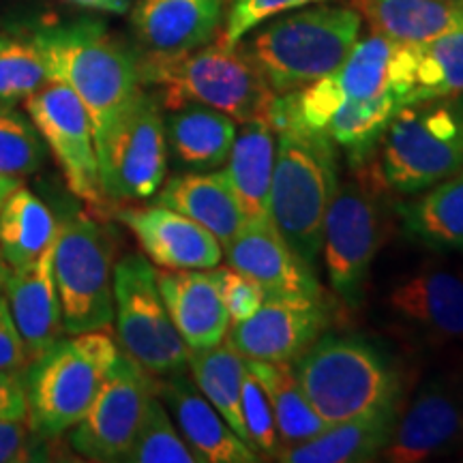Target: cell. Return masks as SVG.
Returning a JSON list of instances; mask_svg holds the SVG:
<instances>
[{"label": "cell", "instance_id": "cb8c5ba5", "mask_svg": "<svg viewBox=\"0 0 463 463\" xmlns=\"http://www.w3.org/2000/svg\"><path fill=\"white\" fill-rule=\"evenodd\" d=\"M157 195V204L194 219L211 232L222 247L230 245L247 223L225 170L176 174L164 181Z\"/></svg>", "mask_w": 463, "mask_h": 463}, {"label": "cell", "instance_id": "277c9868", "mask_svg": "<svg viewBox=\"0 0 463 463\" xmlns=\"http://www.w3.org/2000/svg\"><path fill=\"white\" fill-rule=\"evenodd\" d=\"M363 31V15L352 5L314 7L264 22L245 42V52L275 95L326 78L345 61Z\"/></svg>", "mask_w": 463, "mask_h": 463}, {"label": "cell", "instance_id": "2e32d148", "mask_svg": "<svg viewBox=\"0 0 463 463\" xmlns=\"http://www.w3.org/2000/svg\"><path fill=\"white\" fill-rule=\"evenodd\" d=\"M463 444V397L453 386L430 382L399 412L391 442L380 457L392 463H420Z\"/></svg>", "mask_w": 463, "mask_h": 463}, {"label": "cell", "instance_id": "7c38bea8", "mask_svg": "<svg viewBox=\"0 0 463 463\" xmlns=\"http://www.w3.org/2000/svg\"><path fill=\"white\" fill-rule=\"evenodd\" d=\"M24 108L45 146L54 155L71 194L101 211L106 195L101 189L99 159L90 116L80 97L67 84L48 80L28 97Z\"/></svg>", "mask_w": 463, "mask_h": 463}, {"label": "cell", "instance_id": "7402d4cb", "mask_svg": "<svg viewBox=\"0 0 463 463\" xmlns=\"http://www.w3.org/2000/svg\"><path fill=\"white\" fill-rule=\"evenodd\" d=\"M157 395L176 420L184 442L200 457V463H258L260 457L242 442L232 427L202 395L184 373L167 375L157 384Z\"/></svg>", "mask_w": 463, "mask_h": 463}, {"label": "cell", "instance_id": "f6af8a7d", "mask_svg": "<svg viewBox=\"0 0 463 463\" xmlns=\"http://www.w3.org/2000/svg\"><path fill=\"white\" fill-rule=\"evenodd\" d=\"M9 264L5 262L3 253H0V288H5V281H7V275H9Z\"/></svg>", "mask_w": 463, "mask_h": 463}, {"label": "cell", "instance_id": "3957f363", "mask_svg": "<svg viewBox=\"0 0 463 463\" xmlns=\"http://www.w3.org/2000/svg\"><path fill=\"white\" fill-rule=\"evenodd\" d=\"M142 86L155 89L165 109L206 106L236 123L266 118L275 92L245 48L215 43L178 56H137Z\"/></svg>", "mask_w": 463, "mask_h": 463}, {"label": "cell", "instance_id": "9c48e42d", "mask_svg": "<svg viewBox=\"0 0 463 463\" xmlns=\"http://www.w3.org/2000/svg\"><path fill=\"white\" fill-rule=\"evenodd\" d=\"M114 320L125 354L148 373L167 378L184 373L189 347L170 320L157 286V270L142 256L114 266Z\"/></svg>", "mask_w": 463, "mask_h": 463}, {"label": "cell", "instance_id": "b9f144b4", "mask_svg": "<svg viewBox=\"0 0 463 463\" xmlns=\"http://www.w3.org/2000/svg\"><path fill=\"white\" fill-rule=\"evenodd\" d=\"M0 369L5 372H26L28 358L17 326L11 317L7 298L0 294Z\"/></svg>", "mask_w": 463, "mask_h": 463}, {"label": "cell", "instance_id": "f35d334b", "mask_svg": "<svg viewBox=\"0 0 463 463\" xmlns=\"http://www.w3.org/2000/svg\"><path fill=\"white\" fill-rule=\"evenodd\" d=\"M317 3H328V0H230V9L225 14L217 42L228 48H236L249 33L256 31L264 22Z\"/></svg>", "mask_w": 463, "mask_h": 463}, {"label": "cell", "instance_id": "83f0119b", "mask_svg": "<svg viewBox=\"0 0 463 463\" xmlns=\"http://www.w3.org/2000/svg\"><path fill=\"white\" fill-rule=\"evenodd\" d=\"M372 33L395 43H425L463 28V0H352Z\"/></svg>", "mask_w": 463, "mask_h": 463}, {"label": "cell", "instance_id": "60d3db41", "mask_svg": "<svg viewBox=\"0 0 463 463\" xmlns=\"http://www.w3.org/2000/svg\"><path fill=\"white\" fill-rule=\"evenodd\" d=\"M48 438L31 430L28 420L0 419V463L50 461Z\"/></svg>", "mask_w": 463, "mask_h": 463}, {"label": "cell", "instance_id": "f1b7e54d", "mask_svg": "<svg viewBox=\"0 0 463 463\" xmlns=\"http://www.w3.org/2000/svg\"><path fill=\"white\" fill-rule=\"evenodd\" d=\"M397 206L410 239L436 251H463V170Z\"/></svg>", "mask_w": 463, "mask_h": 463}, {"label": "cell", "instance_id": "30bf717a", "mask_svg": "<svg viewBox=\"0 0 463 463\" xmlns=\"http://www.w3.org/2000/svg\"><path fill=\"white\" fill-rule=\"evenodd\" d=\"M386 230L389 215L372 183L364 178L339 183L324 219L322 256L333 292L347 307L363 303Z\"/></svg>", "mask_w": 463, "mask_h": 463}, {"label": "cell", "instance_id": "4dcf8cb0", "mask_svg": "<svg viewBox=\"0 0 463 463\" xmlns=\"http://www.w3.org/2000/svg\"><path fill=\"white\" fill-rule=\"evenodd\" d=\"M247 364L262 382L266 395H269L283 450L307 442V439L316 438L317 433L326 430L328 422L316 412L305 391L300 389L292 363L247 358Z\"/></svg>", "mask_w": 463, "mask_h": 463}, {"label": "cell", "instance_id": "5bb4252c", "mask_svg": "<svg viewBox=\"0 0 463 463\" xmlns=\"http://www.w3.org/2000/svg\"><path fill=\"white\" fill-rule=\"evenodd\" d=\"M333 322L326 298L266 297L247 320L228 328V344L251 361L292 363L314 345Z\"/></svg>", "mask_w": 463, "mask_h": 463}, {"label": "cell", "instance_id": "ac0fdd59", "mask_svg": "<svg viewBox=\"0 0 463 463\" xmlns=\"http://www.w3.org/2000/svg\"><path fill=\"white\" fill-rule=\"evenodd\" d=\"M223 251L232 269L256 279L266 297L326 298L311 264L283 241L273 222L245 223Z\"/></svg>", "mask_w": 463, "mask_h": 463}, {"label": "cell", "instance_id": "ba28073f", "mask_svg": "<svg viewBox=\"0 0 463 463\" xmlns=\"http://www.w3.org/2000/svg\"><path fill=\"white\" fill-rule=\"evenodd\" d=\"M112 241L99 222L75 213L58 222L54 281L67 335L103 331L114 320Z\"/></svg>", "mask_w": 463, "mask_h": 463}, {"label": "cell", "instance_id": "8d00e7d4", "mask_svg": "<svg viewBox=\"0 0 463 463\" xmlns=\"http://www.w3.org/2000/svg\"><path fill=\"white\" fill-rule=\"evenodd\" d=\"M48 80L43 58L31 39L0 33V101L24 103Z\"/></svg>", "mask_w": 463, "mask_h": 463}, {"label": "cell", "instance_id": "bcb514c9", "mask_svg": "<svg viewBox=\"0 0 463 463\" xmlns=\"http://www.w3.org/2000/svg\"><path fill=\"white\" fill-rule=\"evenodd\" d=\"M14 187H15L14 183H7V181H3V178H0V204H3L5 198H7V195H9V191L14 189Z\"/></svg>", "mask_w": 463, "mask_h": 463}, {"label": "cell", "instance_id": "d4e9b609", "mask_svg": "<svg viewBox=\"0 0 463 463\" xmlns=\"http://www.w3.org/2000/svg\"><path fill=\"white\" fill-rule=\"evenodd\" d=\"M399 403L378 412L328 425L316 438L283 450L277 461L286 463H363L373 461L391 442Z\"/></svg>", "mask_w": 463, "mask_h": 463}, {"label": "cell", "instance_id": "7a4b0ae2", "mask_svg": "<svg viewBox=\"0 0 463 463\" xmlns=\"http://www.w3.org/2000/svg\"><path fill=\"white\" fill-rule=\"evenodd\" d=\"M28 39L42 54L50 80L67 84L84 103L99 150L144 89L137 54L97 20L42 26Z\"/></svg>", "mask_w": 463, "mask_h": 463}, {"label": "cell", "instance_id": "74e56055", "mask_svg": "<svg viewBox=\"0 0 463 463\" xmlns=\"http://www.w3.org/2000/svg\"><path fill=\"white\" fill-rule=\"evenodd\" d=\"M241 414L247 430V444L253 453H258L260 459H279L283 447L273 408L262 382L249 369V364L241 389Z\"/></svg>", "mask_w": 463, "mask_h": 463}, {"label": "cell", "instance_id": "9a60e30c", "mask_svg": "<svg viewBox=\"0 0 463 463\" xmlns=\"http://www.w3.org/2000/svg\"><path fill=\"white\" fill-rule=\"evenodd\" d=\"M114 217L129 228L150 262L165 270H211L222 264V242L183 213L153 204L116 208Z\"/></svg>", "mask_w": 463, "mask_h": 463}, {"label": "cell", "instance_id": "5b68a950", "mask_svg": "<svg viewBox=\"0 0 463 463\" xmlns=\"http://www.w3.org/2000/svg\"><path fill=\"white\" fill-rule=\"evenodd\" d=\"M300 389L328 425L399 403L397 367L369 341L324 333L292 361Z\"/></svg>", "mask_w": 463, "mask_h": 463}, {"label": "cell", "instance_id": "ee69618b", "mask_svg": "<svg viewBox=\"0 0 463 463\" xmlns=\"http://www.w3.org/2000/svg\"><path fill=\"white\" fill-rule=\"evenodd\" d=\"M69 3L78 5V7L101 11V14L123 15L131 9V0H69Z\"/></svg>", "mask_w": 463, "mask_h": 463}, {"label": "cell", "instance_id": "ffe728a7", "mask_svg": "<svg viewBox=\"0 0 463 463\" xmlns=\"http://www.w3.org/2000/svg\"><path fill=\"white\" fill-rule=\"evenodd\" d=\"M391 90L399 106L463 97V28L425 43H395Z\"/></svg>", "mask_w": 463, "mask_h": 463}, {"label": "cell", "instance_id": "d6a6232c", "mask_svg": "<svg viewBox=\"0 0 463 463\" xmlns=\"http://www.w3.org/2000/svg\"><path fill=\"white\" fill-rule=\"evenodd\" d=\"M399 108L402 106L392 90L369 99H344L331 114L324 131L331 136L335 146L345 150L352 167H361L373 155Z\"/></svg>", "mask_w": 463, "mask_h": 463}, {"label": "cell", "instance_id": "4fadbf2b", "mask_svg": "<svg viewBox=\"0 0 463 463\" xmlns=\"http://www.w3.org/2000/svg\"><path fill=\"white\" fill-rule=\"evenodd\" d=\"M155 392V375L118 354L89 412L71 430V449L89 461H125Z\"/></svg>", "mask_w": 463, "mask_h": 463}, {"label": "cell", "instance_id": "ab89813d", "mask_svg": "<svg viewBox=\"0 0 463 463\" xmlns=\"http://www.w3.org/2000/svg\"><path fill=\"white\" fill-rule=\"evenodd\" d=\"M217 277L219 292H222V300L228 311L230 322H242L251 317L262 307L266 300L264 288L260 286L256 279L241 273V270L232 269H213Z\"/></svg>", "mask_w": 463, "mask_h": 463}, {"label": "cell", "instance_id": "8992f818", "mask_svg": "<svg viewBox=\"0 0 463 463\" xmlns=\"http://www.w3.org/2000/svg\"><path fill=\"white\" fill-rule=\"evenodd\" d=\"M118 354L116 341L103 328L58 339L28 364L26 420L31 430L48 439L71 431L89 412Z\"/></svg>", "mask_w": 463, "mask_h": 463}, {"label": "cell", "instance_id": "4316f807", "mask_svg": "<svg viewBox=\"0 0 463 463\" xmlns=\"http://www.w3.org/2000/svg\"><path fill=\"white\" fill-rule=\"evenodd\" d=\"M236 120L206 106L170 109L165 118L167 150L189 172H211L228 164L234 146Z\"/></svg>", "mask_w": 463, "mask_h": 463}, {"label": "cell", "instance_id": "1f68e13d", "mask_svg": "<svg viewBox=\"0 0 463 463\" xmlns=\"http://www.w3.org/2000/svg\"><path fill=\"white\" fill-rule=\"evenodd\" d=\"M187 367L194 373L195 386L202 395L239 433L242 442H247V430L241 414V389L247 373V358L228 344H219L206 350H189Z\"/></svg>", "mask_w": 463, "mask_h": 463}, {"label": "cell", "instance_id": "f546056e", "mask_svg": "<svg viewBox=\"0 0 463 463\" xmlns=\"http://www.w3.org/2000/svg\"><path fill=\"white\" fill-rule=\"evenodd\" d=\"M58 222L42 198L15 184L0 204V253L9 269L31 262L56 241Z\"/></svg>", "mask_w": 463, "mask_h": 463}, {"label": "cell", "instance_id": "e0dca14e", "mask_svg": "<svg viewBox=\"0 0 463 463\" xmlns=\"http://www.w3.org/2000/svg\"><path fill=\"white\" fill-rule=\"evenodd\" d=\"M225 0H137L129 9L142 56H178L213 43L222 33Z\"/></svg>", "mask_w": 463, "mask_h": 463}, {"label": "cell", "instance_id": "603a6c76", "mask_svg": "<svg viewBox=\"0 0 463 463\" xmlns=\"http://www.w3.org/2000/svg\"><path fill=\"white\" fill-rule=\"evenodd\" d=\"M157 286L170 320L189 350L219 345L230 328V316L219 292L215 270H164Z\"/></svg>", "mask_w": 463, "mask_h": 463}, {"label": "cell", "instance_id": "d590c367", "mask_svg": "<svg viewBox=\"0 0 463 463\" xmlns=\"http://www.w3.org/2000/svg\"><path fill=\"white\" fill-rule=\"evenodd\" d=\"M125 461L131 463H200V457L184 442L181 431L157 392L148 399L146 412L140 422Z\"/></svg>", "mask_w": 463, "mask_h": 463}, {"label": "cell", "instance_id": "44dd1931", "mask_svg": "<svg viewBox=\"0 0 463 463\" xmlns=\"http://www.w3.org/2000/svg\"><path fill=\"white\" fill-rule=\"evenodd\" d=\"M389 307L399 322L431 341L463 337V277L425 266L392 288Z\"/></svg>", "mask_w": 463, "mask_h": 463}, {"label": "cell", "instance_id": "6da1fadb", "mask_svg": "<svg viewBox=\"0 0 463 463\" xmlns=\"http://www.w3.org/2000/svg\"><path fill=\"white\" fill-rule=\"evenodd\" d=\"M266 120L277 133L270 222L314 266L322 256L324 219L339 187L337 150L326 131L300 118L289 92L275 95Z\"/></svg>", "mask_w": 463, "mask_h": 463}, {"label": "cell", "instance_id": "484cf974", "mask_svg": "<svg viewBox=\"0 0 463 463\" xmlns=\"http://www.w3.org/2000/svg\"><path fill=\"white\" fill-rule=\"evenodd\" d=\"M277 133L266 118L242 123L228 157V181L234 189L247 223L270 222Z\"/></svg>", "mask_w": 463, "mask_h": 463}, {"label": "cell", "instance_id": "e575fe53", "mask_svg": "<svg viewBox=\"0 0 463 463\" xmlns=\"http://www.w3.org/2000/svg\"><path fill=\"white\" fill-rule=\"evenodd\" d=\"M0 101V178L20 184L43 165L45 146L28 114Z\"/></svg>", "mask_w": 463, "mask_h": 463}, {"label": "cell", "instance_id": "7bdbcfd3", "mask_svg": "<svg viewBox=\"0 0 463 463\" xmlns=\"http://www.w3.org/2000/svg\"><path fill=\"white\" fill-rule=\"evenodd\" d=\"M26 375L24 372L0 369V419L26 420Z\"/></svg>", "mask_w": 463, "mask_h": 463}, {"label": "cell", "instance_id": "52a82bcc", "mask_svg": "<svg viewBox=\"0 0 463 463\" xmlns=\"http://www.w3.org/2000/svg\"><path fill=\"white\" fill-rule=\"evenodd\" d=\"M380 181L414 195L463 170V97L403 106L380 140Z\"/></svg>", "mask_w": 463, "mask_h": 463}, {"label": "cell", "instance_id": "8fae6325", "mask_svg": "<svg viewBox=\"0 0 463 463\" xmlns=\"http://www.w3.org/2000/svg\"><path fill=\"white\" fill-rule=\"evenodd\" d=\"M97 159L106 200L140 202L159 194L167 170V140L155 92H137L97 150Z\"/></svg>", "mask_w": 463, "mask_h": 463}, {"label": "cell", "instance_id": "d6986e66", "mask_svg": "<svg viewBox=\"0 0 463 463\" xmlns=\"http://www.w3.org/2000/svg\"><path fill=\"white\" fill-rule=\"evenodd\" d=\"M11 317L24 341L28 364L43 356L65 333L54 281V242L42 256L11 269L5 281Z\"/></svg>", "mask_w": 463, "mask_h": 463}, {"label": "cell", "instance_id": "836d02e7", "mask_svg": "<svg viewBox=\"0 0 463 463\" xmlns=\"http://www.w3.org/2000/svg\"><path fill=\"white\" fill-rule=\"evenodd\" d=\"M395 42L372 33L358 39L341 65L331 73L344 99H369L391 90V56Z\"/></svg>", "mask_w": 463, "mask_h": 463}]
</instances>
